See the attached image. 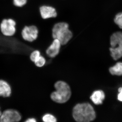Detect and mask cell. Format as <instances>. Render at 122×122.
Listing matches in <instances>:
<instances>
[{
	"label": "cell",
	"mask_w": 122,
	"mask_h": 122,
	"mask_svg": "<svg viewBox=\"0 0 122 122\" xmlns=\"http://www.w3.org/2000/svg\"><path fill=\"white\" fill-rule=\"evenodd\" d=\"M111 47L110 48L111 56L113 59L117 60L122 57V33H114L110 38Z\"/></svg>",
	"instance_id": "cell-4"
},
{
	"label": "cell",
	"mask_w": 122,
	"mask_h": 122,
	"mask_svg": "<svg viewBox=\"0 0 122 122\" xmlns=\"http://www.w3.org/2000/svg\"><path fill=\"white\" fill-rule=\"evenodd\" d=\"M72 115L74 120L78 122H89L96 118L93 107L88 103H78L74 107Z\"/></svg>",
	"instance_id": "cell-1"
},
{
	"label": "cell",
	"mask_w": 122,
	"mask_h": 122,
	"mask_svg": "<svg viewBox=\"0 0 122 122\" xmlns=\"http://www.w3.org/2000/svg\"><path fill=\"white\" fill-rule=\"evenodd\" d=\"M12 93V88L9 83L3 79H0V97H9Z\"/></svg>",
	"instance_id": "cell-10"
},
{
	"label": "cell",
	"mask_w": 122,
	"mask_h": 122,
	"mask_svg": "<svg viewBox=\"0 0 122 122\" xmlns=\"http://www.w3.org/2000/svg\"><path fill=\"white\" fill-rule=\"evenodd\" d=\"M109 71L113 75H122V62H118L115 65L111 67L109 69Z\"/></svg>",
	"instance_id": "cell-12"
},
{
	"label": "cell",
	"mask_w": 122,
	"mask_h": 122,
	"mask_svg": "<svg viewBox=\"0 0 122 122\" xmlns=\"http://www.w3.org/2000/svg\"><path fill=\"white\" fill-rule=\"evenodd\" d=\"M28 0H13V4L16 7H22L25 5Z\"/></svg>",
	"instance_id": "cell-17"
},
{
	"label": "cell",
	"mask_w": 122,
	"mask_h": 122,
	"mask_svg": "<svg viewBox=\"0 0 122 122\" xmlns=\"http://www.w3.org/2000/svg\"><path fill=\"white\" fill-rule=\"evenodd\" d=\"M46 61L45 59L41 55L35 61L34 63L35 65L37 67H41L43 66L45 64Z\"/></svg>",
	"instance_id": "cell-14"
},
{
	"label": "cell",
	"mask_w": 122,
	"mask_h": 122,
	"mask_svg": "<svg viewBox=\"0 0 122 122\" xmlns=\"http://www.w3.org/2000/svg\"><path fill=\"white\" fill-rule=\"evenodd\" d=\"M61 44L57 39H54L52 43L46 50V53L49 57H55L59 53Z\"/></svg>",
	"instance_id": "cell-8"
},
{
	"label": "cell",
	"mask_w": 122,
	"mask_h": 122,
	"mask_svg": "<svg viewBox=\"0 0 122 122\" xmlns=\"http://www.w3.org/2000/svg\"><path fill=\"white\" fill-rule=\"evenodd\" d=\"M16 23L12 18L4 19L0 24V30L3 35L6 36H13L16 32Z\"/></svg>",
	"instance_id": "cell-5"
},
{
	"label": "cell",
	"mask_w": 122,
	"mask_h": 122,
	"mask_svg": "<svg viewBox=\"0 0 122 122\" xmlns=\"http://www.w3.org/2000/svg\"><path fill=\"white\" fill-rule=\"evenodd\" d=\"M37 122L36 119L34 118H29L26 119L25 120V122Z\"/></svg>",
	"instance_id": "cell-19"
},
{
	"label": "cell",
	"mask_w": 122,
	"mask_h": 122,
	"mask_svg": "<svg viewBox=\"0 0 122 122\" xmlns=\"http://www.w3.org/2000/svg\"><path fill=\"white\" fill-rule=\"evenodd\" d=\"M53 37L60 41L61 45L67 44L73 36L69 30V25L65 22H59L55 25L52 30Z\"/></svg>",
	"instance_id": "cell-3"
},
{
	"label": "cell",
	"mask_w": 122,
	"mask_h": 122,
	"mask_svg": "<svg viewBox=\"0 0 122 122\" xmlns=\"http://www.w3.org/2000/svg\"><path fill=\"white\" fill-rule=\"evenodd\" d=\"M40 12L41 17L44 19L55 17L57 16V12L55 9L50 6H41L40 8Z\"/></svg>",
	"instance_id": "cell-9"
},
{
	"label": "cell",
	"mask_w": 122,
	"mask_h": 122,
	"mask_svg": "<svg viewBox=\"0 0 122 122\" xmlns=\"http://www.w3.org/2000/svg\"><path fill=\"white\" fill-rule=\"evenodd\" d=\"M105 98V94L104 92L100 90L94 92L90 97L92 101L96 105L102 104Z\"/></svg>",
	"instance_id": "cell-11"
},
{
	"label": "cell",
	"mask_w": 122,
	"mask_h": 122,
	"mask_svg": "<svg viewBox=\"0 0 122 122\" xmlns=\"http://www.w3.org/2000/svg\"><path fill=\"white\" fill-rule=\"evenodd\" d=\"M41 55V53L39 51L34 50L30 53V61L34 62Z\"/></svg>",
	"instance_id": "cell-15"
},
{
	"label": "cell",
	"mask_w": 122,
	"mask_h": 122,
	"mask_svg": "<svg viewBox=\"0 0 122 122\" xmlns=\"http://www.w3.org/2000/svg\"><path fill=\"white\" fill-rule=\"evenodd\" d=\"M21 33L22 38L25 41L29 42H33L38 37V29L33 25H26L22 29Z\"/></svg>",
	"instance_id": "cell-7"
},
{
	"label": "cell",
	"mask_w": 122,
	"mask_h": 122,
	"mask_svg": "<svg viewBox=\"0 0 122 122\" xmlns=\"http://www.w3.org/2000/svg\"><path fill=\"white\" fill-rule=\"evenodd\" d=\"M42 120L45 122H56V118L54 116L50 114H46L44 115L42 118Z\"/></svg>",
	"instance_id": "cell-13"
},
{
	"label": "cell",
	"mask_w": 122,
	"mask_h": 122,
	"mask_svg": "<svg viewBox=\"0 0 122 122\" xmlns=\"http://www.w3.org/2000/svg\"><path fill=\"white\" fill-rule=\"evenodd\" d=\"M56 91L51 95V98L55 102L65 103L70 98L71 92L69 86L63 81H57L54 85Z\"/></svg>",
	"instance_id": "cell-2"
},
{
	"label": "cell",
	"mask_w": 122,
	"mask_h": 122,
	"mask_svg": "<svg viewBox=\"0 0 122 122\" xmlns=\"http://www.w3.org/2000/svg\"><path fill=\"white\" fill-rule=\"evenodd\" d=\"M114 22L120 29H122V12L118 14L115 18Z\"/></svg>",
	"instance_id": "cell-16"
},
{
	"label": "cell",
	"mask_w": 122,
	"mask_h": 122,
	"mask_svg": "<svg viewBox=\"0 0 122 122\" xmlns=\"http://www.w3.org/2000/svg\"><path fill=\"white\" fill-rule=\"evenodd\" d=\"M2 112L1 110L0 107V116L1 115V114H2Z\"/></svg>",
	"instance_id": "cell-20"
},
{
	"label": "cell",
	"mask_w": 122,
	"mask_h": 122,
	"mask_svg": "<svg viewBox=\"0 0 122 122\" xmlns=\"http://www.w3.org/2000/svg\"><path fill=\"white\" fill-rule=\"evenodd\" d=\"M21 119L22 116L20 112L13 109L4 111L0 116V122H19L21 121Z\"/></svg>",
	"instance_id": "cell-6"
},
{
	"label": "cell",
	"mask_w": 122,
	"mask_h": 122,
	"mask_svg": "<svg viewBox=\"0 0 122 122\" xmlns=\"http://www.w3.org/2000/svg\"><path fill=\"white\" fill-rule=\"evenodd\" d=\"M119 93L118 95V99L120 102H122V87H120L118 89Z\"/></svg>",
	"instance_id": "cell-18"
}]
</instances>
